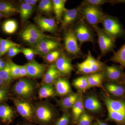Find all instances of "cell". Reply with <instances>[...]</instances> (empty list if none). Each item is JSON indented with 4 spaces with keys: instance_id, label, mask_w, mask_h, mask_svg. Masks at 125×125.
<instances>
[{
    "instance_id": "obj_13",
    "label": "cell",
    "mask_w": 125,
    "mask_h": 125,
    "mask_svg": "<svg viewBox=\"0 0 125 125\" xmlns=\"http://www.w3.org/2000/svg\"><path fill=\"white\" fill-rule=\"evenodd\" d=\"M35 21L42 32L54 33L56 30V23L53 18L38 16L35 18Z\"/></svg>"
},
{
    "instance_id": "obj_31",
    "label": "cell",
    "mask_w": 125,
    "mask_h": 125,
    "mask_svg": "<svg viewBox=\"0 0 125 125\" xmlns=\"http://www.w3.org/2000/svg\"><path fill=\"white\" fill-rule=\"evenodd\" d=\"M18 11L12 4L7 2H0V13L7 16L16 13Z\"/></svg>"
},
{
    "instance_id": "obj_34",
    "label": "cell",
    "mask_w": 125,
    "mask_h": 125,
    "mask_svg": "<svg viewBox=\"0 0 125 125\" xmlns=\"http://www.w3.org/2000/svg\"><path fill=\"white\" fill-rule=\"evenodd\" d=\"M109 3L112 4L125 3V0H86L84 1L83 4H88L100 6L106 3Z\"/></svg>"
},
{
    "instance_id": "obj_26",
    "label": "cell",
    "mask_w": 125,
    "mask_h": 125,
    "mask_svg": "<svg viewBox=\"0 0 125 125\" xmlns=\"http://www.w3.org/2000/svg\"><path fill=\"white\" fill-rule=\"evenodd\" d=\"M53 11L58 21H60L66 9L65 6L66 0H52Z\"/></svg>"
},
{
    "instance_id": "obj_43",
    "label": "cell",
    "mask_w": 125,
    "mask_h": 125,
    "mask_svg": "<svg viewBox=\"0 0 125 125\" xmlns=\"http://www.w3.org/2000/svg\"><path fill=\"white\" fill-rule=\"evenodd\" d=\"M21 49V52H22L27 60L30 61L33 60L34 54H35L33 49L25 48Z\"/></svg>"
},
{
    "instance_id": "obj_29",
    "label": "cell",
    "mask_w": 125,
    "mask_h": 125,
    "mask_svg": "<svg viewBox=\"0 0 125 125\" xmlns=\"http://www.w3.org/2000/svg\"><path fill=\"white\" fill-rule=\"evenodd\" d=\"M55 94V92L52 85L43 84L39 90V98L40 99L52 97Z\"/></svg>"
},
{
    "instance_id": "obj_50",
    "label": "cell",
    "mask_w": 125,
    "mask_h": 125,
    "mask_svg": "<svg viewBox=\"0 0 125 125\" xmlns=\"http://www.w3.org/2000/svg\"><path fill=\"white\" fill-rule=\"evenodd\" d=\"M7 96H0V102H2L7 98Z\"/></svg>"
},
{
    "instance_id": "obj_17",
    "label": "cell",
    "mask_w": 125,
    "mask_h": 125,
    "mask_svg": "<svg viewBox=\"0 0 125 125\" xmlns=\"http://www.w3.org/2000/svg\"><path fill=\"white\" fill-rule=\"evenodd\" d=\"M104 101L108 110L125 113V101L115 100L106 96L104 98Z\"/></svg>"
},
{
    "instance_id": "obj_53",
    "label": "cell",
    "mask_w": 125,
    "mask_h": 125,
    "mask_svg": "<svg viewBox=\"0 0 125 125\" xmlns=\"http://www.w3.org/2000/svg\"><path fill=\"white\" fill-rule=\"evenodd\" d=\"M92 125H98L97 123V122H94V123Z\"/></svg>"
},
{
    "instance_id": "obj_12",
    "label": "cell",
    "mask_w": 125,
    "mask_h": 125,
    "mask_svg": "<svg viewBox=\"0 0 125 125\" xmlns=\"http://www.w3.org/2000/svg\"><path fill=\"white\" fill-rule=\"evenodd\" d=\"M55 62L56 68L61 75L67 76L71 74L73 68L71 60L65 54L61 53L59 58Z\"/></svg>"
},
{
    "instance_id": "obj_44",
    "label": "cell",
    "mask_w": 125,
    "mask_h": 125,
    "mask_svg": "<svg viewBox=\"0 0 125 125\" xmlns=\"http://www.w3.org/2000/svg\"><path fill=\"white\" fill-rule=\"evenodd\" d=\"M21 52V49L18 47H14L10 48L7 52L9 57H12L15 56Z\"/></svg>"
},
{
    "instance_id": "obj_18",
    "label": "cell",
    "mask_w": 125,
    "mask_h": 125,
    "mask_svg": "<svg viewBox=\"0 0 125 125\" xmlns=\"http://www.w3.org/2000/svg\"><path fill=\"white\" fill-rule=\"evenodd\" d=\"M61 74L56 68L55 64H52L49 66L43 77V84L52 85L60 78Z\"/></svg>"
},
{
    "instance_id": "obj_8",
    "label": "cell",
    "mask_w": 125,
    "mask_h": 125,
    "mask_svg": "<svg viewBox=\"0 0 125 125\" xmlns=\"http://www.w3.org/2000/svg\"><path fill=\"white\" fill-rule=\"evenodd\" d=\"M17 111L21 116L29 121L34 118V106L27 100L20 98L13 99Z\"/></svg>"
},
{
    "instance_id": "obj_30",
    "label": "cell",
    "mask_w": 125,
    "mask_h": 125,
    "mask_svg": "<svg viewBox=\"0 0 125 125\" xmlns=\"http://www.w3.org/2000/svg\"><path fill=\"white\" fill-rule=\"evenodd\" d=\"M108 119L121 125H125V113L112 111L108 110Z\"/></svg>"
},
{
    "instance_id": "obj_1",
    "label": "cell",
    "mask_w": 125,
    "mask_h": 125,
    "mask_svg": "<svg viewBox=\"0 0 125 125\" xmlns=\"http://www.w3.org/2000/svg\"><path fill=\"white\" fill-rule=\"evenodd\" d=\"M103 29L116 40L125 39V30L118 18L109 15L104 14L101 23Z\"/></svg>"
},
{
    "instance_id": "obj_27",
    "label": "cell",
    "mask_w": 125,
    "mask_h": 125,
    "mask_svg": "<svg viewBox=\"0 0 125 125\" xmlns=\"http://www.w3.org/2000/svg\"><path fill=\"white\" fill-rule=\"evenodd\" d=\"M33 10V6L24 2L21 4L20 7L19 13L22 22H26L32 15Z\"/></svg>"
},
{
    "instance_id": "obj_10",
    "label": "cell",
    "mask_w": 125,
    "mask_h": 125,
    "mask_svg": "<svg viewBox=\"0 0 125 125\" xmlns=\"http://www.w3.org/2000/svg\"><path fill=\"white\" fill-rule=\"evenodd\" d=\"M60 43L55 39L46 38L40 40L34 46L35 54L45 56L52 51L56 50L60 46Z\"/></svg>"
},
{
    "instance_id": "obj_56",
    "label": "cell",
    "mask_w": 125,
    "mask_h": 125,
    "mask_svg": "<svg viewBox=\"0 0 125 125\" xmlns=\"http://www.w3.org/2000/svg\"></svg>"
},
{
    "instance_id": "obj_7",
    "label": "cell",
    "mask_w": 125,
    "mask_h": 125,
    "mask_svg": "<svg viewBox=\"0 0 125 125\" xmlns=\"http://www.w3.org/2000/svg\"><path fill=\"white\" fill-rule=\"evenodd\" d=\"M80 45L85 42H94L93 32L83 20L79 21L72 30Z\"/></svg>"
},
{
    "instance_id": "obj_49",
    "label": "cell",
    "mask_w": 125,
    "mask_h": 125,
    "mask_svg": "<svg viewBox=\"0 0 125 125\" xmlns=\"http://www.w3.org/2000/svg\"><path fill=\"white\" fill-rule=\"evenodd\" d=\"M97 122L98 125H108L106 123L99 120H97Z\"/></svg>"
},
{
    "instance_id": "obj_46",
    "label": "cell",
    "mask_w": 125,
    "mask_h": 125,
    "mask_svg": "<svg viewBox=\"0 0 125 125\" xmlns=\"http://www.w3.org/2000/svg\"><path fill=\"white\" fill-rule=\"evenodd\" d=\"M8 90L5 87L0 88V96H7Z\"/></svg>"
},
{
    "instance_id": "obj_35",
    "label": "cell",
    "mask_w": 125,
    "mask_h": 125,
    "mask_svg": "<svg viewBox=\"0 0 125 125\" xmlns=\"http://www.w3.org/2000/svg\"><path fill=\"white\" fill-rule=\"evenodd\" d=\"M0 76L5 83H10L12 79L10 62H6L4 69L0 71Z\"/></svg>"
},
{
    "instance_id": "obj_15",
    "label": "cell",
    "mask_w": 125,
    "mask_h": 125,
    "mask_svg": "<svg viewBox=\"0 0 125 125\" xmlns=\"http://www.w3.org/2000/svg\"><path fill=\"white\" fill-rule=\"evenodd\" d=\"M81 13L80 7L69 10L66 9L62 16V26H67L73 23L78 20Z\"/></svg>"
},
{
    "instance_id": "obj_22",
    "label": "cell",
    "mask_w": 125,
    "mask_h": 125,
    "mask_svg": "<svg viewBox=\"0 0 125 125\" xmlns=\"http://www.w3.org/2000/svg\"><path fill=\"white\" fill-rule=\"evenodd\" d=\"M14 115V112L11 107L6 104L0 105V118L3 122L10 123Z\"/></svg>"
},
{
    "instance_id": "obj_20",
    "label": "cell",
    "mask_w": 125,
    "mask_h": 125,
    "mask_svg": "<svg viewBox=\"0 0 125 125\" xmlns=\"http://www.w3.org/2000/svg\"><path fill=\"white\" fill-rule=\"evenodd\" d=\"M22 32L28 34L32 37L39 40L46 38L55 39L53 37L46 35L36 26L33 24H30L28 25Z\"/></svg>"
},
{
    "instance_id": "obj_2",
    "label": "cell",
    "mask_w": 125,
    "mask_h": 125,
    "mask_svg": "<svg viewBox=\"0 0 125 125\" xmlns=\"http://www.w3.org/2000/svg\"><path fill=\"white\" fill-rule=\"evenodd\" d=\"M105 66L103 62L94 57L90 51L88 52L86 59L76 65L78 73L87 75L102 72Z\"/></svg>"
},
{
    "instance_id": "obj_5",
    "label": "cell",
    "mask_w": 125,
    "mask_h": 125,
    "mask_svg": "<svg viewBox=\"0 0 125 125\" xmlns=\"http://www.w3.org/2000/svg\"><path fill=\"white\" fill-rule=\"evenodd\" d=\"M55 110L47 102H41L34 106V118L42 124L50 123L54 118Z\"/></svg>"
},
{
    "instance_id": "obj_9",
    "label": "cell",
    "mask_w": 125,
    "mask_h": 125,
    "mask_svg": "<svg viewBox=\"0 0 125 125\" xmlns=\"http://www.w3.org/2000/svg\"><path fill=\"white\" fill-rule=\"evenodd\" d=\"M65 49L69 54L79 57L83 55L78 42L72 31H66L64 37Z\"/></svg>"
},
{
    "instance_id": "obj_47",
    "label": "cell",
    "mask_w": 125,
    "mask_h": 125,
    "mask_svg": "<svg viewBox=\"0 0 125 125\" xmlns=\"http://www.w3.org/2000/svg\"><path fill=\"white\" fill-rule=\"evenodd\" d=\"M38 1V0H24V2L33 6L36 5Z\"/></svg>"
},
{
    "instance_id": "obj_40",
    "label": "cell",
    "mask_w": 125,
    "mask_h": 125,
    "mask_svg": "<svg viewBox=\"0 0 125 125\" xmlns=\"http://www.w3.org/2000/svg\"><path fill=\"white\" fill-rule=\"evenodd\" d=\"M20 45L18 43L14 42L12 41L6 39L0 38V48H10L12 47H19Z\"/></svg>"
},
{
    "instance_id": "obj_37",
    "label": "cell",
    "mask_w": 125,
    "mask_h": 125,
    "mask_svg": "<svg viewBox=\"0 0 125 125\" xmlns=\"http://www.w3.org/2000/svg\"><path fill=\"white\" fill-rule=\"evenodd\" d=\"M61 54V52L57 50L52 51L45 56V60L48 63L55 62L59 58Z\"/></svg>"
},
{
    "instance_id": "obj_14",
    "label": "cell",
    "mask_w": 125,
    "mask_h": 125,
    "mask_svg": "<svg viewBox=\"0 0 125 125\" xmlns=\"http://www.w3.org/2000/svg\"><path fill=\"white\" fill-rule=\"evenodd\" d=\"M28 72V76L38 78L43 75L46 69L45 65L40 64L35 60L30 61L25 65Z\"/></svg>"
},
{
    "instance_id": "obj_25",
    "label": "cell",
    "mask_w": 125,
    "mask_h": 125,
    "mask_svg": "<svg viewBox=\"0 0 125 125\" xmlns=\"http://www.w3.org/2000/svg\"><path fill=\"white\" fill-rule=\"evenodd\" d=\"M109 61L118 63L122 68H125V42L117 51L114 52Z\"/></svg>"
},
{
    "instance_id": "obj_28",
    "label": "cell",
    "mask_w": 125,
    "mask_h": 125,
    "mask_svg": "<svg viewBox=\"0 0 125 125\" xmlns=\"http://www.w3.org/2000/svg\"><path fill=\"white\" fill-rule=\"evenodd\" d=\"M79 94H71L67 95L62 99L61 102V105L62 107L65 109L72 108L79 97Z\"/></svg>"
},
{
    "instance_id": "obj_42",
    "label": "cell",
    "mask_w": 125,
    "mask_h": 125,
    "mask_svg": "<svg viewBox=\"0 0 125 125\" xmlns=\"http://www.w3.org/2000/svg\"><path fill=\"white\" fill-rule=\"evenodd\" d=\"M70 116L67 113H65L57 120L55 125H68L70 122Z\"/></svg>"
},
{
    "instance_id": "obj_52",
    "label": "cell",
    "mask_w": 125,
    "mask_h": 125,
    "mask_svg": "<svg viewBox=\"0 0 125 125\" xmlns=\"http://www.w3.org/2000/svg\"><path fill=\"white\" fill-rule=\"evenodd\" d=\"M7 16L5 15L4 14H3L1 13H0V19H1L2 18H3V17H6V16Z\"/></svg>"
},
{
    "instance_id": "obj_6",
    "label": "cell",
    "mask_w": 125,
    "mask_h": 125,
    "mask_svg": "<svg viewBox=\"0 0 125 125\" xmlns=\"http://www.w3.org/2000/svg\"><path fill=\"white\" fill-rule=\"evenodd\" d=\"M98 39L99 46L102 56L113 52L116 47V39L113 38L104 29L95 26L93 27Z\"/></svg>"
},
{
    "instance_id": "obj_21",
    "label": "cell",
    "mask_w": 125,
    "mask_h": 125,
    "mask_svg": "<svg viewBox=\"0 0 125 125\" xmlns=\"http://www.w3.org/2000/svg\"><path fill=\"white\" fill-rule=\"evenodd\" d=\"M106 91L112 96L116 97H121L125 94V88L119 84L110 82L105 85Z\"/></svg>"
},
{
    "instance_id": "obj_11",
    "label": "cell",
    "mask_w": 125,
    "mask_h": 125,
    "mask_svg": "<svg viewBox=\"0 0 125 125\" xmlns=\"http://www.w3.org/2000/svg\"><path fill=\"white\" fill-rule=\"evenodd\" d=\"M104 79L109 82H115L125 80V73L120 66L113 65L105 66L104 69Z\"/></svg>"
},
{
    "instance_id": "obj_51",
    "label": "cell",
    "mask_w": 125,
    "mask_h": 125,
    "mask_svg": "<svg viewBox=\"0 0 125 125\" xmlns=\"http://www.w3.org/2000/svg\"><path fill=\"white\" fill-rule=\"evenodd\" d=\"M5 82H4V81L2 79V78H1L0 76V87H1L2 85L4 84Z\"/></svg>"
},
{
    "instance_id": "obj_55",
    "label": "cell",
    "mask_w": 125,
    "mask_h": 125,
    "mask_svg": "<svg viewBox=\"0 0 125 125\" xmlns=\"http://www.w3.org/2000/svg\"></svg>"
},
{
    "instance_id": "obj_48",
    "label": "cell",
    "mask_w": 125,
    "mask_h": 125,
    "mask_svg": "<svg viewBox=\"0 0 125 125\" xmlns=\"http://www.w3.org/2000/svg\"><path fill=\"white\" fill-rule=\"evenodd\" d=\"M6 64V62H5L3 61L0 64V71L4 69V67H5V66Z\"/></svg>"
},
{
    "instance_id": "obj_3",
    "label": "cell",
    "mask_w": 125,
    "mask_h": 125,
    "mask_svg": "<svg viewBox=\"0 0 125 125\" xmlns=\"http://www.w3.org/2000/svg\"><path fill=\"white\" fill-rule=\"evenodd\" d=\"M80 7L81 13L89 24L93 27L101 23L105 14L100 6L83 3Z\"/></svg>"
},
{
    "instance_id": "obj_33",
    "label": "cell",
    "mask_w": 125,
    "mask_h": 125,
    "mask_svg": "<svg viewBox=\"0 0 125 125\" xmlns=\"http://www.w3.org/2000/svg\"><path fill=\"white\" fill-rule=\"evenodd\" d=\"M18 27V23L14 20L6 21L4 23L2 26L4 32L9 34H12L15 32Z\"/></svg>"
},
{
    "instance_id": "obj_16",
    "label": "cell",
    "mask_w": 125,
    "mask_h": 125,
    "mask_svg": "<svg viewBox=\"0 0 125 125\" xmlns=\"http://www.w3.org/2000/svg\"><path fill=\"white\" fill-rule=\"evenodd\" d=\"M56 93L59 96H65L71 94V87L69 81L64 78H59L55 83Z\"/></svg>"
},
{
    "instance_id": "obj_24",
    "label": "cell",
    "mask_w": 125,
    "mask_h": 125,
    "mask_svg": "<svg viewBox=\"0 0 125 125\" xmlns=\"http://www.w3.org/2000/svg\"><path fill=\"white\" fill-rule=\"evenodd\" d=\"M84 108L83 97L80 95L77 101L72 108L73 118L75 123L78 122L81 115L84 112Z\"/></svg>"
},
{
    "instance_id": "obj_19",
    "label": "cell",
    "mask_w": 125,
    "mask_h": 125,
    "mask_svg": "<svg viewBox=\"0 0 125 125\" xmlns=\"http://www.w3.org/2000/svg\"><path fill=\"white\" fill-rule=\"evenodd\" d=\"M84 103V107L88 111L92 112H98L100 111L102 108V105L100 101L94 96L87 97Z\"/></svg>"
},
{
    "instance_id": "obj_45",
    "label": "cell",
    "mask_w": 125,
    "mask_h": 125,
    "mask_svg": "<svg viewBox=\"0 0 125 125\" xmlns=\"http://www.w3.org/2000/svg\"><path fill=\"white\" fill-rule=\"evenodd\" d=\"M20 72L19 78H21L25 76H28V72L25 65H20Z\"/></svg>"
},
{
    "instance_id": "obj_4",
    "label": "cell",
    "mask_w": 125,
    "mask_h": 125,
    "mask_svg": "<svg viewBox=\"0 0 125 125\" xmlns=\"http://www.w3.org/2000/svg\"><path fill=\"white\" fill-rule=\"evenodd\" d=\"M36 89V84L33 81L24 78L16 82L13 87V91L19 98L28 101L33 97Z\"/></svg>"
},
{
    "instance_id": "obj_32",
    "label": "cell",
    "mask_w": 125,
    "mask_h": 125,
    "mask_svg": "<svg viewBox=\"0 0 125 125\" xmlns=\"http://www.w3.org/2000/svg\"><path fill=\"white\" fill-rule=\"evenodd\" d=\"M73 85L79 90L83 92L89 88L87 76H81L76 78L73 81Z\"/></svg>"
},
{
    "instance_id": "obj_38",
    "label": "cell",
    "mask_w": 125,
    "mask_h": 125,
    "mask_svg": "<svg viewBox=\"0 0 125 125\" xmlns=\"http://www.w3.org/2000/svg\"><path fill=\"white\" fill-rule=\"evenodd\" d=\"M93 118L88 114L84 112L79 118L77 122L78 125H91Z\"/></svg>"
},
{
    "instance_id": "obj_41",
    "label": "cell",
    "mask_w": 125,
    "mask_h": 125,
    "mask_svg": "<svg viewBox=\"0 0 125 125\" xmlns=\"http://www.w3.org/2000/svg\"><path fill=\"white\" fill-rule=\"evenodd\" d=\"M10 63V71L11 76L13 79H17L19 78L20 67V65L16 64L13 62Z\"/></svg>"
},
{
    "instance_id": "obj_23",
    "label": "cell",
    "mask_w": 125,
    "mask_h": 125,
    "mask_svg": "<svg viewBox=\"0 0 125 125\" xmlns=\"http://www.w3.org/2000/svg\"><path fill=\"white\" fill-rule=\"evenodd\" d=\"M89 88L91 87H102L103 81L104 79L103 72L90 74L87 76Z\"/></svg>"
},
{
    "instance_id": "obj_39",
    "label": "cell",
    "mask_w": 125,
    "mask_h": 125,
    "mask_svg": "<svg viewBox=\"0 0 125 125\" xmlns=\"http://www.w3.org/2000/svg\"><path fill=\"white\" fill-rule=\"evenodd\" d=\"M20 35L23 40L29 43L30 45H33V46L37 44L41 40L32 37L28 34L24 33L22 32H21Z\"/></svg>"
},
{
    "instance_id": "obj_54",
    "label": "cell",
    "mask_w": 125,
    "mask_h": 125,
    "mask_svg": "<svg viewBox=\"0 0 125 125\" xmlns=\"http://www.w3.org/2000/svg\"><path fill=\"white\" fill-rule=\"evenodd\" d=\"M2 61H2V59H1V58H0V63H1Z\"/></svg>"
},
{
    "instance_id": "obj_36",
    "label": "cell",
    "mask_w": 125,
    "mask_h": 125,
    "mask_svg": "<svg viewBox=\"0 0 125 125\" xmlns=\"http://www.w3.org/2000/svg\"><path fill=\"white\" fill-rule=\"evenodd\" d=\"M38 8L40 11L46 13H50L53 10L52 1L42 0L39 4Z\"/></svg>"
}]
</instances>
